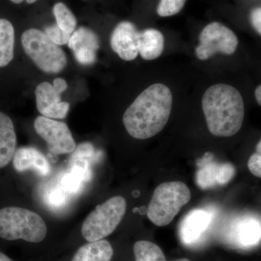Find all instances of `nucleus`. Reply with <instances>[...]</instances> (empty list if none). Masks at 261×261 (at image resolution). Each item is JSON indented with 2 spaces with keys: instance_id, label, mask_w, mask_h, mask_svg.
I'll use <instances>...</instances> for the list:
<instances>
[{
  "instance_id": "1",
  "label": "nucleus",
  "mask_w": 261,
  "mask_h": 261,
  "mask_svg": "<svg viewBox=\"0 0 261 261\" xmlns=\"http://www.w3.org/2000/svg\"><path fill=\"white\" fill-rule=\"evenodd\" d=\"M173 97L167 86H149L127 108L123 123L128 135L137 140H147L166 126L172 108Z\"/></svg>"
},
{
  "instance_id": "2",
  "label": "nucleus",
  "mask_w": 261,
  "mask_h": 261,
  "mask_svg": "<svg viewBox=\"0 0 261 261\" xmlns=\"http://www.w3.org/2000/svg\"><path fill=\"white\" fill-rule=\"evenodd\" d=\"M202 106L207 128L213 135L229 137L241 129L245 104L241 94L232 86H211L202 97Z\"/></svg>"
},
{
  "instance_id": "3",
  "label": "nucleus",
  "mask_w": 261,
  "mask_h": 261,
  "mask_svg": "<svg viewBox=\"0 0 261 261\" xmlns=\"http://www.w3.org/2000/svg\"><path fill=\"white\" fill-rule=\"evenodd\" d=\"M47 233L44 220L36 213L18 207L0 209V238L38 243L44 240Z\"/></svg>"
},
{
  "instance_id": "4",
  "label": "nucleus",
  "mask_w": 261,
  "mask_h": 261,
  "mask_svg": "<svg viewBox=\"0 0 261 261\" xmlns=\"http://www.w3.org/2000/svg\"><path fill=\"white\" fill-rule=\"evenodd\" d=\"M190 199L191 192L183 182L161 184L154 190L147 207V218L156 226H167Z\"/></svg>"
},
{
  "instance_id": "5",
  "label": "nucleus",
  "mask_w": 261,
  "mask_h": 261,
  "mask_svg": "<svg viewBox=\"0 0 261 261\" xmlns=\"http://www.w3.org/2000/svg\"><path fill=\"white\" fill-rule=\"evenodd\" d=\"M21 44L27 56L44 73L57 74L66 67L68 60L64 51L42 31H25L21 36Z\"/></svg>"
},
{
  "instance_id": "6",
  "label": "nucleus",
  "mask_w": 261,
  "mask_h": 261,
  "mask_svg": "<svg viewBox=\"0 0 261 261\" xmlns=\"http://www.w3.org/2000/svg\"><path fill=\"white\" fill-rule=\"evenodd\" d=\"M126 201L116 196L97 205L84 221L82 235L89 243L107 238L116 230L126 214Z\"/></svg>"
},
{
  "instance_id": "7",
  "label": "nucleus",
  "mask_w": 261,
  "mask_h": 261,
  "mask_svg": "<svg viewBox=\"0 0 261 261\" xmlns=\"http://www.w3.org/2000/svg\"><path fill=\"white\" fill-rule=\"evenodd\" d=\"M200 44L196 48L197 58L205 61L216 53L232 55L238 45L236 34L218 22H213L206 25L200 34Z\"/></svg>"
},
{
  "instance_id": "8",
  "label": "nucleus",
  "mask_w": 261,
  "mask_h": 261,
  "mask_svg": "<svg viewBox=\"0 0 261 261\" xmlns=\"http://www.w3.org/2000/svg\"><path fill=\"white\" fill-rule=\"evenodd\" d=\"M34 130L45 141L51 154L71 153L76 144L68 125L44 116H38L34 121Z\"/></svg>"
},
{
  "instance_id": "9",
  "label": "nucleus",
  "mask_w": 261,
  "mask_h": 261,
  "mask_svg": "<svg viewBox=\"0 0 261 261\" xmlns=\"http://www.w3.org/2000/svg\"><path fill=\"white\" fill-rule=\"evenodd\" d=\"M68 89L63 79L56 78L53 83L42 82L35 89L36 104L42 116L51 119H64L68 115L70 104L61 100V94Z\"/></svg>"
},
{
  "instance_id": "10",
  "label": "nucleus",
  "mask_w": 261,
  "mask_h": 261,
  "mask_svg": "<svg viewBox=\"0 0 261 261\" xmlns=\"http://www.w3.org/2000/svg\"><path fill=\"white\" fill-rule=\"evenodd\" d=\"M139 33L135 24L128 21L121 22L113 30L111 47L123 61H134L138 56Z\"/></svg>"
},
{
  "instance_id": "11",
  "label": "nucleus",
  "mask_w": 261,
  "mask_h": 261,
  "mask_svg": "<svg viewBox=\"0 0 261 261\" xmlns=\"http://www.w3.org/2000/svg\"><path fill=\"white\" fill-rule=\"evenodd\" d=\"M68 45L80 64L89 65L95 63L99 41L97 34L92 29L84 27L75 29Z\"/></svg>"
},
{
  "instance_id": "12",
  "label": "nucleus",
  "mask_w": 261,
  "mask_h": 261,
  "mask_svg": "<svg viewBox=\"0 0 261 261\" xmlns=\"http://www.w3.org/2000/svg\"><path fill=\"white\" fill-rule=\"evenodd\" d=\"M212 215L202 209L190 211L182 221L180 238L185 245H192L198 241L210 226Z\"/></svg>"
},
{
  "instance_id": "13",
  "label": "nucleus",
  "mask_w": 261,
  "mask_h": 261,
  "mask_svg": "<svg viewBox=\"0 0 261 261\" xmlns=\"http://www.w3.org/2000/svg\"><path fill=\"white\" fill-rule=\"evenodd\" d=\"M13 159V166L18 172L32 170L43 176H48L51 172L47 158L35 147H20L15 151Z\"/></svg>"
},
{
  "instance_id": "14",
  "label": "nucleus",
  "mask_w": 261,
  "mask_h": 261,
  "mask_svg": "<svg viewBox=\"0 0 261 261\" xmlns=\"http://www.w3.org/2000/svg\"><path fill=\"white\" fill-rule=\"evenodd\" d=\"M69 159V169L80 175L84 182H89L92 178L91 165L96 157V150L91 142L81 143L75 147Z\"/></svg>"
},
{
  "instance_id": "15",
  "label": "nucleus",
  "mask_w": 261,
  "mask_h": 261,
  "mask_svg": "<svg viewBox=\"0 0 261 261\" xmlns=\"http://www.w3.org/2000/svg\"><path fill=\"white\" fill-rule=\"evenodd\" d=\"M16 147L13 122L8 115L0 112V168L8 166L13 160Z\"/></svg>"
},
{
  "instance_id": "16",
  "label": "nucleus",
  "mask_w": 261,
  "mask_h": 261,
  "mask_svg": "<svg viewBox=\"0 0 261 261\" xmlns=\"http://www.w3.org/2000/svg\"><path fill=\"white\" fill-rule=\"evenodd\" d=\"M164 46V37L159 30L149 29L139 33L138 51L143 59L152 61L159 58Z\"/></svg>"
},
{
  "instance_id": "17",
  "label": "nucleus",
  "mask_w": 261,
  "mask_h": 261,
  "mask_svg": "<svg viewBox=\"0 0 261 261\" xmlns=\"http://www.w3.org/2000/svg\"><path fill=\"white\" fill-rule=\"evenodd\" d=\"M113 255L111 244L106 240H101L81 247L71 261H111Z\"/></svg>"
},
{
  "instance_id": "18",
  "label": "nucleus",
  "mask_w": 261,
  "mask_h": 261,
  "mask_svg": "<svg viewBox=\"0 0 261 261\" xmlns=\"http://www.w3.org/2000/svg\"><path fill=\"white\" fill-rule=\"evenodd\" d=\"M15 29L10 20L0 18V68L10 64L14 58Z\"/></svg>"
},
{
  "instance_id": "19",
  "label": "nucleus",
  "mask_w": 261,
  "mask_h": 261,
  "mask_svg": "<svg viewBox=\"0 0 261 261\" xmlns=\"http://www.w3.org/2000/svg\"><path fill=\"white\" fill-rule=\"evenodd\" d=\"M260 225L257 221H245L239 225L235 231V240L238 245L252 247L260 241Z\"/></svg>"
},
{
  "instance_id": "20",
  "label": "nucleus",
  "mask_w": 261,
  "mask_h": 261,
  "mask_svg": "<svg viewBox=\"0 0 261 261\" xmlns=\"http://www.w3.org/2000/svg\"><path fill=\"white\" fill-rule=\"evenodd\" d=\"M53 15L56 24L61 30L72 35L76 29L77 20L71 10L63 3H58L53 7Z\"/></svg>"
},
{
  "instance_id": "21",
  "label": "nucleus",
  "mask_w": 261,
  "mask_h": 261,
  "mask_svg": "<svg viewBox=\"0 0 261 261\" xmlns=\"http://www.w3.org/2000/svg\"><path fill=\"white\" fill-rule=\"evenodd\" d=\"M136 261H166L162 250L155 244L139 241L134 246Z\"/></svg>"
},
{
  "instance_id": "22",
  "label": "nucleus",
  "mask_w": 261,
  "mask_h": 261,
  "mask_svg": "<svg viewBox=\"0 0 261 261\" xmlns=\"http://www.w3.org/2000/svg\"><path fill=\"white\" fill-rule=\"evenodd\" d=\"M219 167L220 165L212 163L200 168L197 173V181L199 186L206 189L218 184Z\"/></svg>"
},
{
  "instance_id": "23",
  "label": "nucleus",
  "mask_w": 261,
  "mask_h": 261,
  "mask_svg": "<svg viewBox=\"0 0 261 261\" xmlns=\"http://www.w3.org/2000/svg\"><path fill=\"white\" fill-rule=\"evenodd\" d=\"M84 182L83 178L80 175L73 171L68 170L61 178V185L62 188L66 193L74 195L82 190Z\"/></svg>"
},
{
  "instance_id": "24",
  "label": "nucleus",
  "mask_w": 261,
  "mask_h": 261,
  "mask_svg": "<svg viewBox=\"0 0 261 261\" xmlns=\"http://www.w3.org/2000/svg\"><path fill=\"white\" fill-rule=\"evenodd\" d=\"M187 0H161L158 7V13L161 17L172 16L179 13Z\"/></svg>"
},
{
  "instance_id": "25",
  "label": "nucleus",
  "mask_w": 261,
  "mask_h": 261,
  "mask_svg": "<svg viewBox=\"0 0 261 261\" xmlns=\"http://www.w3.org/2000/svg\"><path fill=\"white\" fill-rule=\"evenodd\" d=\"M44 33L46 35L53 41L55 44L58 46L65 45L69 42V39L71 35L66 34V33L61 30L57 24L48 25L44 29Z\"/></svg>"
},
{
  "instance_id": "26",
  "label": "nucleus",
  "mask_w": 261,
  "mask_h": 261,
  "mask_svg": "<svg viewBox=\"0 0 261 261\" xmlns=\"http://www.w3.org/2000/svg\"><path fill=\"white\" fill-rule=\"evenodd\" d=\"M66 192L61 187H54L47 192L45 200L48 205L53 207H60L64 205L67 201Z\"/></svg>"
},
{
  "instance_id": "27",
  "label": "nucleus",
  "mask_w": 261,
  "mask_h": 261,
  "mask_svg": "<svg viewBox=\"0 0 261 261\" xmlns=\"http://www.w3.org/2000/svg\"><path fill=\"white\" fill-rule=\"evenodd\" d=\"M234 174L235 168L232 165L229 164V163L220 165L218 184L224 185L225 184L228 183L233 178Z\"/></svg>"
},
{
  "instance_id": "28",
  "label": "nucleus",
  "mask_w": 261,
  "mask_h": 261,
  "mask_svg": "<svg viewBox=\"0 0 261 261\" xmlns=\"http://www.w3.org/2000/svg\"><path fill=\"white\" fill-rule=\"evenodd\" d=\"M249 170L250 172L256 176V177H261V155L259 152L252 154L249 159L247 163Z\"/></svg>"
},
{
  "instance_id": "29",
  "label": "nucleus",
  "mask_w": 261,
  "mask_h": 261,
  "mask_svg": "<svg viewBox=\"0 0 261 261\" xmlns=\"http://www.w3.org/2000/svg\"><path fill=\"white\" fill-rule=\"evenodd\" d=\"M251 22L254 28L259 34H261V9L257 8L251 13Z\"/></svg>"
},
{
  "instance_id": "30",
  "label": "nucleus",
  "mask_w": 261,
  "mask_h": 261,
  "mask_svg": "<svg viewBox=\"0 0 261 261\" xmlns=\"http://www.w3.org/2000/svg\"><path fill=\"white\" fill-rule=\"evenodd\" d=\"M255 98H256V100L257 103L259 105H261V86L259 85L258 87H257L256 89H255Z\"/></svg>"
},
{
  "instance_id": "31",
  "label": "nucleus",
  "mask_w": 261,
  "mask_h": 261,
  "mask_svg": "<svg viewBox=\"0 0 261 261\" xmlns=\"http://www.w3.org/2000/svg\"><path fill=\"white\" fill-rule=\"evenodd\" d=\"M11 3H14V4L18 5L21 4L23 2H27L28 4H34V3L37 1V0H10Z\"/></svg>"
},
{
  "instance_id": "32",
  "label": "nucleus",
  "mask_w": 261,
  "mask_h": 261,
  "mask_svg": "<svg viewBox=\"0 0 261 261\" xmlns=\"http://www.w3.org/2000/svg\"><path fill=\"white\" fill-rule=\"evenodd\" d=\"M0 261H13L12 259H10L8 255H5V254L3 253V252H0Z\"/></svg>"
},
{
  "instance_id": "33",
  "label": "nucleus",
  "mask_w": 261,
  "mask_h": 261,
  "mask_svg": "<svg viewBox=\"0 0 261 261\" xmlns=\"http://www.w3.org/2000/svg\"><path fill=\"white\" fill-rule=\"evenodd\" d=\"M260 147H261V142L260 141H259L258 144H257V152H259V153H260Z\"/></svg>"
},
{
  "instance_id": "34",
  "label": "nucleus",
  "mask_w": 261,
  "mask_h": 261,
  "mask_svg": "<svg viewBox=\"0 0 261 261\" xmlns=\"http://www.w3.org/2000/svg\"><path fill=\"white\" fill-rule=\"evenodd\" d=\"M174 261H190L188 260V259L187 258H181V259H178V260H174Z\"/></svg>"
}]
</instances>
